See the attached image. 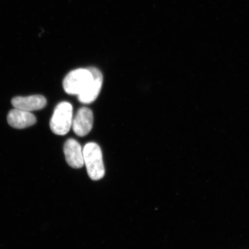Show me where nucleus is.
<instances>
[{"instance_id":"20e7f679","label":"nucleus","mask_w":249,"mask_h":249,"mask_svg":"<svg viewBox=\"0 0 249 249\" xmlns=\"http://www.w3.org/2000/svg\"><path fill=\"white\" fill-rule=\"evenodd\" d=\"M92 74V80L89 85L83 92L78 95L79 101L84 104H89L95 101L101 92L103 84V75L97 68H88Z\"/></svg>"},{"instance_id":"423d86ee","label":"nucleus","mask_w":249,"mask_h":249,"mask_svg":"<svg viewBox=\"0 0 249 249\" xmlns=\"http://www.w3.org/2000/svg\"><path fill=\"white\" fill-rule=\"evenodd\" d=\"M64 152L68 164L74 169H80L85 164L83 149L76 140L70 139L65 142Z\"/></svg>"},{"instance_id":"f03ea898","label":"nucleus","mask_w":249,"mask_h":249,"mask_svg":"<svg viewBox=\"0 0 249 249\" xmlns=\"http://www.w3.org/2000/svg\"><path fill=\"white\" fill-rule=\"evenodd\" d=\"M73 121V108L70 103L63 102L55 107L50 126L55 135L64 136L69 132Z\"/></svg>"},{"instance_id":"39448f33","label":"nucleus","mask_w":249,"mask_h":249,"mask_svg":"<svg viewBox=\"0 0 249 249\" xmlns=\"http://www.w3.org/2000/svg\"><path fill=\"white\" fill-rule=\"evenodd\" d=\"M93 123V116L91 109L84 107L77 111L72 121L73 130L76 135L85 136L91 132Z\"/></svg>"},{"instance_id":"7ed1b4c3","label":"nucleus","mask_w":249,"mask_h":249,"mask_svg":"<svg viewBox=\"0 0 249 249\" xmlns=\"http://www.w3.org/2000/svg\"><path fill=\"white\" fill-rule=\"evenodd\" d=\"M92 74L89 69H77L68 73L63 81V87L68 94L79 95L89 85Z\"/></svg>"},{"instance_id":"f257e3e1","label":"nucleus","mask_w":249,"mask_h":249,"mask_svg":"<svg viewBox=\"0 0 249 249\" xmlns=\"http://www.w3.org/2000/svg\"><path fill=\"white\" fill-rule=\"evenodd\" d=\"M84 161L87 173L92 180L101 179L104 177L105 169L100 147L95 142H89L83 148Z\"/></svg>"},{"instance_id":"6e6552de","label":"nucleus","mask_w":249,"mask_h":249,"mask_svg":"<svg viewBox=\"0 0 249 249\" xmlns=\"http://www.w3.org/2000/svg\"><path fill=\"white\" fill-rule=\"evenodd\" d=\"M8 123L16 129H24L34 125L36 122V118L31 112L14 108L8 115Z\"/></svg>"},{"instance_id":"0eeeda50","label":"nucleus","mask_w":249,"mask_h":249,"mask_svg":"<svg viewBox=\"0 0 249 249\" xmlns=\"http://www.w3.org/2000/svg\"><path fill=\"white\" fill-rule=\"evenodd\" d=\"M11 103L14 108L29 112L41 110L47 104L46 98L40 95L18 96L12 99Z\"/></svg>"}]
</instances>
